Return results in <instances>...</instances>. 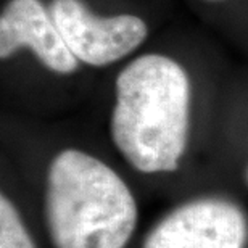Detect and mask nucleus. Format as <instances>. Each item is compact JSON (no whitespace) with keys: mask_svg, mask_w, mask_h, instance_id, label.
I'll use <instances>...</instances> for the list:
<instances>
[{"mask_svg":"<svg viewBox=\"0 0 248 248\" xmlns=\"http://www.w3.org/2000/svg\"><path fill=\"white\" fill-rule=\"evenodd\" d=\"M190 81L179 63L150 53L131 62L116 81L111 137L137 171H174L187 147Z\"/></svg>","mask_w":248,"mask_h":248,"instance_id":"1","label":"nucleus"},{"mask_svg":"<svg viewBox=\"0 0 248 248\" xmlns=\"http://www.w3.org/2000/svg\"><path fill=\"white\" fill-rule=\"evenodd\" d=\"M44 215L55 248H124L137 205L120 176L86 152H60L47 171Z\"/></svg>","mask_w":248,"mask_h":248,"instance_id":"2","label":"nucleus"},{"mask_svg":"<svg viewBox=\"0 0 248 248\" xmlns=\"http://www.w3.org/2000/svg\"><path fill=\"white\" fill-rule=\"evenodd\" d=\"M248 219L224 198H197L177 206L148 232L143 248H245Z\"/></svg>","mask_w":248,"mask_h":248,"instance_id":"3","label":"nucleus"},{"mask_svg":"<svg viewBox=\"0 0 248 248\" xmlns=\"http://www.w3.org/2000/svg\"><path fill=\"white\" fill-rule=\"evenodd\" d=\"M50 15L73 55L91 66L121 60L148 34L145 21L136 15L100 18L81 0H53Z\"/></svg>","mask_w":248,"mask_h":248,"instance_id":"4","label":"nucleus"},{"mask_svg":"<svg viewBox=\"0 0 248 248\" xmlns=\"http://www.w3.org/2000/svg\"><path fill=\"white\" fill-rule=\"evenodd\" d=\"M21 47L32 48L44 66L55 73L78 69L79 60L41 0H10L0 16V57L5 60Z\"/></svg>","mask_w":248,"mask_h":248,"instance_id":"5","label":"nucleus"},{"mask_svg":"<svg viewBox=\"0 0 248 248\" xmlns=\"http://www.w3.org/2000/svg\"><path fill=\"white\" fill-rule=\"evenodd\" d=\"M0 248H36L16 208L7 197H0Z\"/></svg>","mask_w":248,"mask_h":248,"instance_id":"6","label":"nucleus"},{"mask_svg":"<svg viewBox=\"0 0 248 248\" xmlns=\"http://www.w3.org/2000/svg\"><path fill=\"white\" fill-rule=\"evenodd\" d=\"M247 182H248V170H247Z\"/></svg>","mask_w":248,"mask_h":248,"instance_id":"7","label":"nucleus"}]
</instances>
